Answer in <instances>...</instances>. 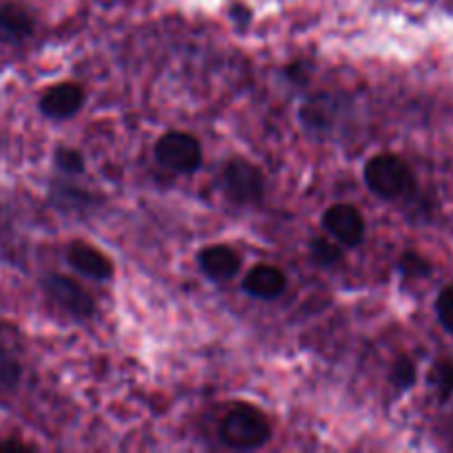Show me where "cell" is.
I'll return each instance as SVG.
<instances>
[{
    "mask_svg": "<svg viewBox=\"0 0 453 453\" xmlns=\"http://www.w3.org/2000/svg\"><path fill=\"white\" fill-rule=\"evenodd\" d=\"M219 438L230 449H261L273 438V425H270L268 416L257 407L234 405L221 420Z\"/></svg>",
    "mask_w": 453,
    "mask_h": 453,
    "instance_id": "obj_1",
    "label": "cell"
},
{
    "mask_svg": "<svg viewBox=\"0 0 453 453\" xmlns=\"http://www.w3.org/2000/svg\"><path fill=\"white\" fill-rule=\"evenodd\" d=\"M365 186L380 199L405 197L414 190L416 180L405 159L392 153L374 155L363 171Z\"/></svg>",
    "mask_w": 453,
    "mask_h": 453,
    "instance_id": "obj_2",
    "label": "cell"
},
{
    "mask_svg": "<svg viewBox=\"0 0 453 453\" xmlns=\"http://www.w3.org/2000/svg\"><path fill=\"white\" fill-rule=\"evenodd\" d=\"M155 159L166 171L177 175H193L203 162L202 144L188 131H168L155 144Z\"/></svg>",
    "mask_w": 453,
    "mask_h": 453,
    "instance_id": "obj_3",
    "label": "cell"
},
{
    "mask_svg": "<svg viewBox=\"0 0 453 453\" xmlns=\"http://www.w3.org/2000/svg\"><path fill=\"white\" fill-rule=\"evenodd\" d=\"M221 188L233 203L257 206L264 202L265 177L248 159H230L221 168Z\"/></svg>",
    "mask_w": 453,
    "mask_h": 453,
    "instance_id": "obj_4",
    "label": "cell"
},
{
    "mask_svg": "<svg viewBox=\"0 0 453 453\" xmlns=\"http://www.w3.org/2000/svg\"><path fill=\"white\" fill-rule=\"evenodd\" d=\"M42 288L49 299L58 308L65 310L69 317L78 319V321H87V319H91L96 314V301H93V296L75 279L60 273H53L44 277Z\"/></svg>",
    "mask_w": 453,
    "mask_h": 453,
    "instance_id": "obj_5",
    "label": "cell"
},
{
    "mask_svg": "<svg viewBox=\"0 0 453 453\" xmlns=\"http://www.w3.org/2000/svg\"><path fill=\"white\" fill-rule=\"evenodd\" d=\"M323 228L341 246L357 248L365 239V219H363L361 211L352 203H332L323 212Z\"/></svg>",
    "mask_w": 453,
    "mask_h": 453,
    "instance_id": "obj_6",
    "label": "cell"
},
{
    "mask_svg": "<svg viewBox=\"0 0 453 453\" xmlns=\"http://www.w3.org/2000/svg\"><path fill=\"white\" fill-rule=\"evenodd\" d=\"M84 88L75 82H60L40 96L38 109L49 119H69L84 106Z\"/></svg>",
    "mask_w": 453,
    "mask_h": 453,
    "instance_id": "obj_7",
    "label": "cell"
},
{
    "mask_svg": "<svg viewBox=\"0 0 453 453\" xmlns=\"http://www.w3.org/2000/svg\"><path fill=\"white\" fill-rule=\"evenodd\" d=\"M66 261H69L71 268L78 270L80 274L97 279V281H109L115 273L113 261H111L104 252L97 250L96 246L84 242L71 243L69 250H66Z\"/></svg>",
    "mask_w": 453,
    "mask_h": 453,
    "instance_id": "obj_8",
    "label": "cell"
},
{
    "mask_svg": "<svg viewBox=\"0 0 453 453\" xmlns=\"http://www.w3.org/2000/svg\"><path fill=\"white\" fill-rule=\"evenodd\" d=\"M242 288L246 295L255 296V299L273 301V299H279V296L286 292L288 277L281 268H277V265L259 264L255 265V268L248 270Z\"/></svg>",
    "mask_w": 453,
    "mask_h": 453,
    "instance_id": "obj_9",
    "label": "cell"
},
{
    "mask_svg": "<svg viewBox=\"0 0 453 453\" xmlns=\"http://www.w3.org/2000/svg\"><path fill=\"white\" fill-rule=\"evenodd\" d=\"M197 264L208 279L228 281L242 270V257L226 243H215V246H208L199 252Z\"/></svg>",
    "mask_w": 453,
    "mask_h": 453,
    "instance_id": "obj_10",
    "label": "cell"
},
{
    "mask_svg": "<svg viewBox=\"0 0 453 453\" xmlns=\"http://www.w3.org/2000/svg\"><path fill=\"white\" fill-rule=\"evenodd\" d=\"M35 20L29 9L20 3L0 4V44H18L31 38Z\"/></svg>",
    "mask_w": 453,
    "mask_h": 453,
    "instance_id": "obj_11",
    "label": "cell"
},
{
    "mask_svg": "<svg viewBox=\"0 0 453 453\" xmlns=\"http://www.w3.org/2000/svg\"><path fill=\"white\" fill-rule=\"evenodd\" d=\"M22 379V367L12 354L0 348V396H9L18 389Z\"/></svg>",
    "mask_w": 453,
    "mask_h": 453,
    "instance_id": "obj_12",
    "label": "cell"
},
{
    "mask_svg": "<svg viewBox=\"0 0 453 453\" xmlns=\"http://www.w3.org/2000/svg\"><path fill=\"white\" fill-rule=\"evenodd\" d=\"M310 252H312V259L317 265H323V268H332V265L341 264L343 259V250H341V243L330 242V239L317 237L310 243Z\"/></svg>",
    "mask_w": 453,
    "mask_h": 453,
    "instance_id": "obj_13",
    "label": "cell"
},
{
    "mask_svg": "<svg viewBox=\"0 0 453 453\" xmlns=\"http://www.w3.org/2000/svg\"><path fill=\"white\" fill-rule=\"evenodd\" d=\"M438 389V396L442 403H447L453 396V358H442L436 363L432 376H429Z\"/></svg>",
    "mask_w": 453,
    "mask_h": 453,
    "instance_id": "obj_14",
    "label": "cell"
},
{
    "mask_svg": "<svg viewBox=\"0 0 453 453\" xmlns=\"http://www.w3.org/2000/svg\"><path fill=\"white\" fill-rule=\"evenodd\" d=\"M398 270H401L403 277L420 279V277H429V273H432V264H429L423 255H418V252L407 250L403 252L401 259H398Z\"/></svg>",
    "mask_w": 453,
    "mask_h": 453,
    "instance_id": "obj_15",
    "label": "cell"
},
{
    "mask_svg": "<svg viewBox=\"0 0 453 453\" xmlns=\"http://www.w3.org/2000/svg\"><path fill=\"white\" fill-rule=\"evenodd\" d=\"M53 162H56L58 171L66 173V175H82L84 173V157L80 150L66 149V146H60L56 149V155H53Z\"/></svg>",
    "mask_w": 453,
    "mask_h": 453,
    "instance_id": "obj_16",
    "label": "cell"
},
{
    "mask_svg": "<svg viewBox=\"0 0 453 453\" xmlns=\"http://www.w3.org/2000/svg\"><path fill=\"white\" fill-rule=\"evenodd\" d=\"M392 383L396 385L401 392H405V389L414 388L416 383V365L411 358L407 357H401L396 363H394L392 367Z\"/></svg>",
    "mask_w": 453,
    "mask_h": 453,
    "instance_id": "obj_17",
    "label": "cell"
},
{
    "mask_svg": "<svg viewBox=\"0 0 453 453\" xmlns=\"http://www.w3.org/2000/svg\"><path fill=\"white\" fill-rule=\"evenodd\" d=\"M436 314L441 326L453 334V286L442 288L436 299Z\"/></svg>",
    "mask_w": 453,
    "mask_h": 453,
    "instance_id": "obj_18",
    "label": "cell"
},
{
    "mask_svg": "<svg viewBox=\"0 0 453 453\" xmlns=\"http://www.w3.org/2000/svg\"><path fill=\"white\" fill-rule=\"evenodd\" d=\"M31 449H35V447L27 445V442H22V441H16V438L0 442V451H31Z\"/></svg>",
    "mask_w": 453,
    "mask_h": 453,
    "instance_id": "obj_19",
    "label": "cell"
}]
</instances>
